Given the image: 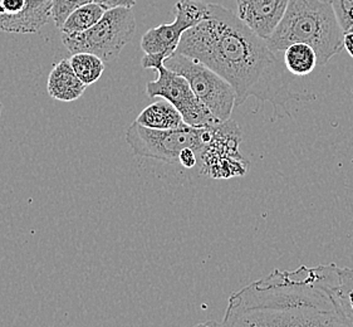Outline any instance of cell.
Segmentation results:
<instances>
[{
	"instance_id": "1",
	"label": "cell",
	"mask_w": 353,
	"mask_h": 327,
	"mask_svg": "<svg viewBox=\"0 0 353 327\" xmlns=\"http://www.w3.org/2000/svg\"><path fill=\"white\" fill-rule=\"evenodd\" d=\"M176 53L196 59L226 79L236 93V107L254 97L269 102L274 115L282 111L290 117V102L316 99L314 93L294 86L265 39L219 4L209 3L208 17L185 32Z\"/></svg>"
},
{
	"instance_id": "2",
	"label": "cell",
	"mask_w": 353,
	"mask_h": 327,
	"mask_svg": "<svg viewBox=\"0 0 353 327\" xmlns=\"http://www.w3.org/2000/svg\"><path fill=\"white\" fill-rule=\"evenodd\" d=\"M337 264L274 270L234 292L223 326L351 327L341 310Z\"/></svg>"
},
{
	"instance_id": "3",
	"label": "cell",
	"mask_w": 353,
	"mask_h": 327,
	"mask_svg": "<svg viewBox=\"0 0 353 327\" xmlns=\"http://www.w3.org/2000/svg\"><path fill=\"white\" fill-rule=\"evenodd\" d=\"M343 34L331 1L290 0L267 44L276 53L293 43L310 44L317 53L318 66H325L345 48Z\"/></svg>"
},
{
	"instance_id": "4",
	"label": "cell",
	"mask_w": 353,
	"mask_h": 327,
	"mask_svg": "<svg viewBox=\"0 0 353 327\" xmlns=\"http://www.w3.org/2000/svg\"><path fill=\"white\" fill-rule=\"evenodd\" d=\"M212 125L194 128L184 123L171 130H154L134 121L126 130L125 139L136 157L175 164L183 150H195L200 155L212 139Z\"/></svg>"
},
{
	"instance_id": "5",
	"label": "cell",
	"mask_w": 353,
	"mask_h": 327,
	"mask_svg": "<svg viewBox=\"0 0 353 327\" xmlns=\"http://www.w3.org/2000/svg\"><path fill=\"white\" fill-rule=\"evenodd\" d=\"M136 19L130 8L107 9L93 27L77 34H63L62 42L71 54L87 52L112 62L134 38Z\"/></svg>"
},
{
	"instance_id": "6",
	"label": "cell",
	"mask_w": 353,
	"mask_h": 327,
	"mask_svg": "<svg viewBox=\"0 0 353 327\" xmlns=\"http://www.w3.org/2000/svg\"><path fill=\"white\" fill-rule=\"evenodd\" d=\"M165 66L188 79L192 91L209 108L216 121L230 120L236 107V93L226 79L204 63L176 52L165 61Z\"/></svg>"
},
{
	"instance_id": "7",
	"label": "cell",
	"mask_w": 353,
	"mask_h": 327,
	"mask_svg": "<svg viewBox=\"0 0 353 327\" xmlns=\"http://www.w3.org/2000/svg\"><path fill=\"white\" fill-rule=\"evenodd\" d=\"M210 141L199 155L200 174L214 179L244 177L249 169V161L241 157L239 143L241 130L236 122L228 120L212 125Z\"/></svg>"
},
{
	"instance_id": "8",
	"label": "cell",
	"mask_w": 353,
	"mask_h": 327,
	"mask_svg": "<svg viewBox=\"0 0 353 327\" xmlns=\"http://www.w3.org/2000/svg\"><path fill=\"white\" fill-rule=\"evenodd\" d=\"M157 79L146 83V95L150 99L160 97L176 107L186 125L205 128L218 123L209 108L192 91L188 79L169 70L165 63L157 66Z\"/></svg>"
},
{
	"instance_id": "9",
	"label": "cell",
	"mask_w": 353,
	"mask_h": 327,
	"mask_svg": "<svg viewBox=\"0 0 353 327\" xmlns=\"http://www.w3.org/2000/svg\"><path fill=\"white\" fill-rule=\"evenodd\" d=\"M208 13L209 3L179 0L175 6V21L149 29L142 36L141 50L145 54H165L171 57L176 52L185 32L204 21Z\"/></svg>"
},
{
	"instance_id": "10",
	"label": "cell",
	"mask_w": 353,
	"mask_h": 327,
	"mask_svg": "<svg viewBox=\"0 0 353 327\" xmlns=\"http://www.w3.org/2000/svg\"><path fill=\"white\" fill-rule=\"evenodd\" d=\"M290 0H236L238 17L263 39H268L282 21Z\"/></svg>"
},
{
	"instance_id": "11",
	"label": "cell",
	"mask_w": 353,
	"mask_h": 327,
	"mask_svg": "<svg viewBox=\"0 0 353 327\" xmlns=\"http://www.w3.org/2000/svg\"><path fill=\"white\" fill-rule=\"evenodd\" d=\"M53 0H27L17 13L0 10V32L10 34H36L52 18Z\"/></svg>"
},
{
	"instance_id": "12",
	"label": "cell",
	"mask_w": 353,
	"mask_h": 327,
	"mask_svg": "<svg viewBox=\"0 0 353 327\" xmlns=\"http://www.w3.org/2000/svg\"><path fill=\"white\" fill-rule=\"evenodd\" d=\"M87 86L78 79L70 59H62L50 71L47 91L52 99L62 102L76 101L85 93Z\"/></svg>"
},
{
	"instance_id": "13",
	"label": "cell",
	"mask_w": 353,
	"mask_h": 327,
	"mask_svg": "<svg viewBox=\"0 0 353 327\" xmlns=\"http://www.w3.org/2000/svg\"><path fill=\"white\" fill-rule=\"evenodd\" d=\"M145 128L154 130H171L184 125V119L177 111L176 107L171 105L169 101H157L142 110L134 120Z\"/></svg>"
},
{
	"instance_id": "14",
	"label": "cell",
	"mask_w": 353,
	"mask_h": 327,
	"mask_svg": "<svg viewBox=\"0 0 353 327\" xmlns=\"http://www.w3.org/2000/svg\"><path fill=\"white\" fill-rule=\"evenodd\" d=\"M283 53V63L292 76H308L318 66L317 53L310 44L293 43Z\"/></svg>"
},
{
	"instance_id": "15",
	"label": "cell",
	"mask_w": 353,
	"mask_h": 327,
	"mask_svg": "<svg viewBox=\"0 0 353 327\" xmlns=\"http://www.w3.org/2000/svg\"><path fill=\"white\" fill-rule=\"evenodd\" d=\"M107 9L97 3H88L77 8L68 15L61 28L63 34H77L93 27L106 13Z\"/></svg>"
},
{
	"instance_id": "16",
	"label": "cell",
	"mask_w": 353,
	"mask_h": 327,
	"mask_svg": "<svg viewBox=\"0 0 353 327\" xmlns=\"http://www.w3.org/2000/svg\"><path fill=\"white\" fill-rule=\"evenodd\" d=\"M70 62L78 79H81L85 86L96 83L105 72V61H102L99 56L92 53H87V52L74 53L70 58Z\"/></svg>"
},
{
	"instance_id": "17",
	"label": "cell",
	"mask_w": 353,
	"mask_h": 327,
	"mask_svg": "<svg viewBox=\"0 0 353 327\" xmlns=\"http://www.w3.org/2000/svg\"><path fill=\"white\" fill-rule=\"evenodd\" d=\"M337 299L350 326H353V270L339 267V282L336 287Z\"/></svg>"
},
{
	"instance_id": "18",
	"label": "cell",
	"mask_w": 353,
	"mask_h": 327,
	"mask_svg": "<svg viewBox=\"0 0 353 327\" xmlns=\"http://www.w3.org/2000/svg\"><path fill=\"white\" fill-rule=\"evenodd\" d=\"M92 1L94 0H53L52 19L56 23L57 28H62L64 21L74 9Z\"/></svg>"
},
{
	"instance_id": "19",
	"label": "cell",
	"mask_w": 353,
	"mask_h": 327,
	"mask_svg": "<svg viewBox=\"0 0 353 327\" xmlns=\"http://www.w3.org/2000/svg\"><path fill=\"white\" fill-rule=\"evenodd\" d=\"M343 32L353 28V0H330Z\"/></svg>"
},
{
	"instance_id": "20",
	"label": "cell",
	"mask_w": 353,
	"mask_h": 327,
	"mask_svg": "<svg viewBox=\"0 0 353 327\" xmlns=\"http://www.w3.org/2000/svg\"><path fill=\"white\" fill-rule=\"evenodd\" d=\"M199 161L198 152L195 150L185 149L179 155V164L186 169H192Z\"/></svg>"
},
{
	"instance_id": "21",
	"label": "cell",
	"mask_w": 353,
	"mask_h": 327,
	"mask_svg": "<svg viewBox=\"0 0 353 327\" xmlns=\"http://www.w3.org/2000/svg\"><path fill=\"white\" fill-rule=\"evenodd\" d=\"M99 6L105 9H113V8H132L136 6V0H94Z\"/></svg>"
},
{
	"instance_id": "22",
	"label": "cell",
	"mask_w": 353,
	"mask_h": 327,
	"mask_svg": "<svg viewBox=\"0 0 353 327\" xmlns=\"http://www.w3.org/2000/svg\"><path fill=\"white\" fill-rule=\"evenodd\" d=\"M343 46L348 54L353 58V28L348 29L343 34Z\"/></svg>"
},
{
	"instance_id": "23",
	"label": "cell",
	"mask_w": 353,
	"mask_h": 327,
	"mask_svg": "<svg viewBox=\"0 0 353 327\" xmlns=\"http://www.w3.org/2000/svg\"><path fill=\"white\" fill-rule=\"evenodd\" d=\"M1 110H3V103L0 102V116H1Z\"/></svg>"
}]
</instances>
